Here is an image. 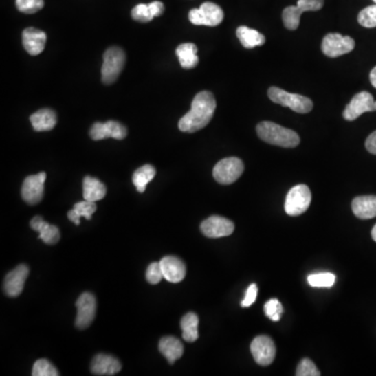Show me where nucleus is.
Here are the masks:
<instances>
[{"mask_svg": "<svg viewBox=\"0 0 376 376\" xmlns=\"http://www.w3.org/2000/svg\"><path fill=\"white\" fill-rule=\"evenodd\" d=\"M96 202H90V201H83L78 202L74 205L71 210L68 211V219L71 221L74 225H80V218H85L86 220H91L93 213L96 211Z\"/></svg>", "mask_w": 376, "mask_h": 376, "instance_id": "27", "label": "nucleus"}, {"mask_svg": "<svg viewBox=\"0 0 376 376\" xmlns=\"http://www.w3.org/2000/svg\"><path fill=\"white\" fill-rule=\"evenodd\" d=\"M370 82H371L372 86L376 88V67H374L370 72Z\"/></svg>", "mask_w": 376, "mask_h": 376, "instance_id": "41", "label": "nucleus"}, {"mask_svg": "<svg viewBox=\"0 0 376 376\" xmlns=\"http://www.w3.org/2000/svg\"><path fill=\"white\" fill-rule=\"evenodd\" d=\"M309 285L313 287H331L335 283V276L331 273H319L307 277Z\"/></svg>", "mask_w": 376, "mask_h": 376, "instance_id": "31", "label": "nucleus"}, {"mask_svg": "<svg viewBox=\"0 0 376 376\" xmlns=\"http://www.w3.org/2000/svg\"><path fill=\"white\" fill-rule=\"evenodd\" d=\"M148 8H150L151 13L154 17H159L164 14V5L161 1H153V3H148Z\"/></svg>", "mask_w": 376, "mask_h": 376, "instance_id": "39", "label": "nucleus"}, {"mask_svg": "<svg viewBox=\"0 0 376 376\" xmlns=\"http://www.w3.org/2000/svg\"><path fill=\"white\" fill-rule=\"evenodd\" d=\"M126 63V54L118 46L108 48L104 54L102 80L104 85H111L118 80Z\"/></svg>", "mask_w": 376, "mask_h": 376, "instance_id": "4", "label": "nucleus"}, {"mask_svg": "<svg viewBox=\"0 0 376 376\" xmlns=\"http://www.w3.org/2000/svg\"><path fill=\"white\" fill-rule=\"evenodd\" d=\"M16 7L22 13H37L43 9L44 0H16Z\"/></svg>", "mask_w": 376, "mask_h": 376, "instance_id": "33", "label": "nucleus"}, {"mask_svg": "<svg viewBox=\"0 0 376 376\" xmlns=\"http://www.w3.org/2000/svg\"><path fill=\"white\" fill-rule=\"evenodd\" d=\"M201 231L205 236L210 239L229 236L234 231V224L228 219L212 216L201 224Z\"/></svg>", "mask_w": 376, "mask_h": 376, "instance_id": "15", "label": "nucleus"}, {"mask_svg": "<svg viewBox=\"0 0 376 376\" xmlns=\"http://www.w3.org/2000/svg\"><path fill=\"white\" fill-rule=\"evenodd\" d=\"M128 131L124 124L114 120L107 122H96L90 130V136L93 140H102L107 138L122 140L126 137Z\"/></svg>", "mask_w": 376, "mask_h": 376, "instance_id": "14", "label": "nucleus"}, {"mask_svg": "<svg viewBox=\"0 0 376 376\" xmlns=\"http://www.w3.org/2000/svg\"><path fill=\"white\" fill-rule=\"evenodd\" d=\"M376 111V100L372 94L367 91H362L353 96L351 102L346 106L343 112V118L348 122L359 118L366 112Z\"/></svg>", "mask_w": 376, "mask_h": 376, "instance_id": "10", "label": "nucleus"}, {"mask_svg": "<svg viewBox=\"0 0 376 376\" xmlns=\"http://www.w3.org/2000/svg\"><path fill=\"white\" fill-rule=\"evenodd\" d=\"M159 351L164 355L170 365L181 359L184 353L182 342L175 337H164L159 342Z\"/></svg>", "mask_w": 376, "mask_h": 376, "instance_id": "22", "label": "nucleus"}, {"mask_svg": "<svg viewBox=\"0 0 376 376\" xmlns=\"http://www.w3.org/2000/svg\"><path fill=\"white\" fill-rule=\"evenodd\" d=\"M31 227L39 233V239L47 245L57 244L60 241V230L58 227L48 224L41 217H35L31 221Z\"/></svg>", "mask_w": 376, "mask_h": 376, "instance_id": "21", "label": "nucleus"}, {"mask_svg": "<svg viewBox=\"0 0 376 376\" xmlns=\"http://www.w3.org/2000/svg\"><path fill=\"white\" fill-rule=\"evenodd\" d=\"M353 213L361 220H369L376 217V196H362L353 199Z\"/></svg>", "mask_w": 376, "mask_h": 376, "instance_id": "20", "label": "nucleus"}, {"mask_svg": "<svg viewBox=\"0 0 376 376\" xmlns=\"http://www.w3.org/2000/svg\"><path fill=\"white\" fill-rule=\"evenodd\" d=\"M27 265H19L5 276L3 291L9 297H18L23 291L24 283L29 276Z\"/></svg>", "mask_w": 376, "mask_h": 376, "instance_id": "16", "label": "nucleus"}, {"mask_svg": "<svg viewBox=\"0 0 376 376\" xmlns=\"http://www.w3.org/2000/svg\"><path fill=\"white\" fill-rule=\"evenodd\" d=\"M45 180L46 174L44 172L26 177L22 185L21 196L27 204L35 205L41 202L43 199Z\"/></svg>", "mask_w": 376, "mask_h": 376, "instance_id": "13", "label": "nucleus"}, {"mask_svg": "<svg viewBox=\"0 0 376 376\" xmlns=\"http://www.w3.org/2000/svg\"><path fill=\"white\" fill-rule=\"evenodd\" d=\"M297 376H320L321 372L318 369L313 361L309 359H303L299 363L296 370Z\"/></svg>", "mask_w": 376, "mask_h": 376, "instance_id": "36", "label": "nucleus"}, {"mask_svg": "<svg viewBox=\"0 0 376 376\" xmlns=\"http://www.w3.org/2000/svg\"><path fill=\"white\" fill-rule=\"evenodd\" d=\"M76 327L78 329H85L91 325L96 318V300L91 293H84L76 300Z\"/></svg>", "mask_w": 376, "mask_h": 376, "instance_id": "12", "label": "nucleus"}, {"mask_svg": "<svg viewBox=\"0 0 376 376\" xmlns=\"http://www.w3.org/2000/svg\"><path fill=\"white\" fill-rule=\"evenodd\" d=\"M267 96L275 104L287 107L297 113H309L313 109V104L311 98L300 94L289 93L278 87H271L267 90Z\"/></svg>", "mask_w": 376, "mask_h": 376, "instance_id": "3", "label": "nucleus"}, {"mask_svg": "<svg viewBox=\"0 0 376 376\" xmlns=\"http://www.w3.org/2000/svg\"><path fill=\"white\" fill-rule=\"evenodd\" d=\"M216 108V98L211 92H199L192 100L190 111L179 120V129L185 133L202 130L212 120Z\"/></svg>", "mask_w": 376, "mask_h": 376, "instance_id": "1", "label": "nucleus"}, {"mask_svg": "<svg viewBox=\"0 0 376 376\" xmlns=\"http://www.w3.org/2000/svg\"><path fill=\"white\" fill-rule=\"evenodd\" d=\"M34 130L37 132H45L55 128L57 124V114L52 109H41L30 118Z\"/></svg>", "mask_w": 376, "mask_h": 376, "instance_id": "23", "label": "nucleus"}, {"mask_svg": "<svg viewBox=\"0 0 376 376\" xmlns=\"http://www.w3.org/2000/svg\"><path fill=\"white\" fill-rule=\"evenodd\" d=\"M188 18L195 25L217 26L224 20V12L216 3H204L199 9H192Z\"/></svg>", "mask_w": 376, "mask_h": 376, "instance_id": "9", "label": "nucleus"}, {"mask_svg": "<svg viewBox=\"0 0 376 376\" xmlns=\"http://www.w3.org/2000/svg\"><path fill=\"white\" fill-rule=\"evenodd\" d=\"M265 313L269 319L272 321L277 322L280 320L281 315L283 313V305L279 302L278 299H270L265 305Z\"/></svg>", "mask_w": 376, "mask_h": 376, "instance_id": "34", "label": "nucleus"}, {"mask_svg": "<svg viewBox=\"0 0 376 376\" xmlns=\"http://www.w3.org/2000/svg\"><path fill=\"white\" fill-rule=\"evenodd\" d=\"M257 293H258V287H257V285H255V283H252V285L247 289L244 300L241 301V307H251V305L255 302V300H256Z\"/></svg>", "mask_w": 376, "mask_h": 376, "instance_id": "38", "label": "nucleus"}, {"mask_svg": "<svg viewBox=\"0 0 376 376\" xmlns=\"http://www.w3.org/2000/svg\"><path fill=\"white\" fill-rule=\"evenodd\" d=\"M371 235H372V239H373V241H376V225L375 226L373 227V229H372Z\"/></svg>", "mask_w": 376, "mask_h": 376, "instance_id": "42", "label": "nucleus"}, {"mask_svg": "<svg viewBox=\"0 0 376 376\" xmlns=\"http://www.w3.org/2000/svg\"><path fill=\"white\" fill-rule=\"evenodd\" d=\"M164 277L168 283H181L186 275V267L180 258L176 256H166L160 261Z\"/></svg>", "mask_w": 376, "mask_h": 376, "instance_id": "17", "label": "nucleus"}, {"mask_svg": "<svg viewBox=\"0 0 376 376\" xmlns=\"http://www.w3.org/2000/svg\"><path fill=\"white\" fill-rule=\"evenodd\" d=\"M107 188L98 179L87 176L83 181V196L86 201L98 202L106 197Z\"/></svg>", "mask_w": 376, "mask_h": 376, "instance_id": "25", "label": "nucleus"}, {"mask_svg": "<svg viewBox=\"0 0 376 376\" xmlns=\"http://www.w3.org/2000/svg\"><path fill=\"white\" fill-rule=\"evenodd\" d=\"M33 376H58L60 375L58 372L57 368L52 365L49 361L45 359L38 360L35 364H34L33 372H32Z\"/></svg>", "mask_w": 376, "mask_h": 376, "instance_id": "30", "label": "nucleus"}, {"mask_svg": "<svg viewBox=\"0 0 376 376\" xmlns=\"http://www.w3.org/2000/svg\"><path fill=\"white\" fill-rule=\"evenodd\" d=\"M322 52L329 58H338L349 54L355 47V42L349 36L341 34H327L322 41Z\"/></svg>", "mask_w": 376, "mask_h": 376, "instance_id": "8", "label": "nucleus"}, {"mask_svg": "<svg viewBox=\"0 0 376 376\" xmlns=\"http://www.w3.org/2000/svg\"><path fill=\"white\" fill-rule=\"evenodd\" d=\"M176 55L184 69H192L199 64L198 47L194 43H183L177 47Z\"/></svg>", "mask_w": 376, "mask_h": 376, "instance_id": "24", "label": "nucleus"}, {"mask_svg": "<svg viewBox=\"0 0 376 376\" xmlns=\"http://www.w3.org/2000/svg\"><path fill=\"white\" fill-rule=\"evenodd\" d=\"M244 164L236 157H229L219 161L213 168V178L223 185H229L239 180L244 173Z\"/></svg>", "mask_w": 376, "mask_h": 376, "instance_id": "7", "label": "nucleus"}, {"mask_svg": "<svg viewBox=\"0 0 376 376\" xmlns=\"http://www.w3.org/2000/svg\"><path fill=\"white\" fill-rule=\"evenodd\" d=\"M131 15H132L133 19L138 22H142V23L152 21L155 18L151 13L148 5H146V3H140V5H136L131 12Z\"/></svg>", "mask_w": 376, "mask_h": 376, "instance_id": "35", "label": "nucleus"}, {"mask_svg": "<svg viewBox=\"0 0 376 376\" xmlns=\"http://www.w3.org/2000/svg\"><path fill=\"white\" fill-rule=\"evenodd\" d=\"M365 146L368 152L376 155V131L370 134L369 137L366 140Z\"/></svg>", "mask_w": 376, "mask_h": 376, "instance_id": "40", "label": "nucleus"}, {"mask_svg": "<svg viewBox=\"0 0 376 376\" xmlns=\"http://www.w3.org/2000/svg\"><path fill=\"white\" fill-rule=\"evenodd\" d=\"M236 36L241 45L248 49L263 45L265 42V37L263 34L259 33L256 30L250 29L248 26H239L236 30Z\"/></svg>", "mask_w": 376, "mask_h": 376, "instance_id": "26", "label": "nucleus"}, {"mask_svg": "<svg viewBox=\"0 0 376 376\" xmlns=\"http://www.w3.org/2000/svg\"><path fill=\"white\" fill-rule=\"evenodd\" d=\"M311 202V192L305 184L296 185L287 192L285 210L291 217L300 216L309 209Z\"/></svg>", "mask_w": 376, "mask_h": 376, "instance_id": "6", "label": "nucleus"}, {"mask_svg": "<svg viewBox=\"0 0 376 376\" xmlns=\"http://www.w3.org/2000/svg\"><path fill=\"white\" fill-rule=\"evenodd\" d=\"M256 132L261 140L273 146L293 148L300 144V137L295 131L279 126L275 122H261L257 124Z\"/></svg>", "mask_w": 376, "mask_h": 376, "instance_id": "2", "label": "nucleus"}, {"mask_svg": "<svg viewBox=\"0 0 376 376\" xmlns=\"http://www.w3.org/2000/svg\"><path fill=\"white\" fill-rule=\"evenodd\" d=\"M253 359L261 366H269L274 362L276 347L274 341L267 335H259L251 343Z\"/></svg>", "mask_w": 376, "mask_h": 376, "instance_id": "11", "label": "nucleus"}, {"mask_svg": "<svg viewBox=\"0 0 376 376\" xmlns=\"http://www.w3.org/2000/svg\"><path fill=\"white\" fill-rule=\"evenodd\" d=\"M324 5V0H298L297 5L285 8L283 12V21L289 31L298 29L301 15L305 12H317Z\"/></svg>", "mask_w": 376, "mask_h": 376, "instance_id": "5", "label": "nucleus"}, {"mask_svg": "<svg viewBox=\"0 0 376 376\" xmlns=\"http://www.w3.org/2000/svg\"><path fill=\"white\" fill-rule=\"evenodd\" d=\"M47 36L41 30L35 27H27L22 34V42L24 48L31 56H38L45 48Z\"/></svg>", "mask_w": 376, "mask_h": 376, "instance_id": "18", "label": "nucleus"}, {"mask_svg": "<svg viewBox=\"0 0 376 376\" xmlns=\"http://www.w3.org/2000/svg\"><path fill=\"white\" fill-rule=\"evenodd\" d=\"M374 3H375V5H376V0H373Z\"/></svg>", "mask_w": 376, "mask_h": 376, "instance_id": "43", "label": "nucleus"}, {"mask_svg": "<svg viewBox=\"0 0 376 376\" xmlns=\"http://www.w3.org/2000/svg\"><path fill=\"white\" fill-rule=\"evenodd\" d=\"M199 317L197 313H188L181 320L182 338L188 343H194L199 338Z\"/></svg>", "mask_w": 376, "mask_h": 376, "instance_id": "28", "label": "nucleus"}, {"mask_svg": "<svg viewBox=\"0 0 376 376\" xmlns=\"http://www.w3.org/2000/svg\"><path fill=\"white\" fill-rule=\"evenodd\" d=\"M357 21L364 27L373 29L376 27V5H370L360 12Z\"/></svg>", "mask_w": 376, "mask_h": 376, "instance_id": "32", "label": "nucleus"}, {"mask_svg": "<svg viewBox=\"0 0 376 376\" xmlns=\"http://www.w3.org/2000/svg\"><path fill=\"white\" fill-rule=\"evenodd\" d=\"M122 370V364L109 355H96L91 362V372L94 375H115Z\"/></svg>", "mask_w": 376, "mask_h": 376, "instance_id": "19", "label": "nucleus"}, {"mask_svg": "<svg viewBox=\"0 0 376 376\" xmlns=\"http://www.w3.org/2000/svg\"><path fill=\"white\" fill-rule=\"evenodd\" d=\"M156 176V170L151 164H146L135 170L133 174V184L135 185L138 192H144L146 190L148 183Z\"/></svg>", "mask_w": 376, "mask_h": 376, "instance_id": "29", "label": "nucleus"}, {"mask_svg": "<svg viewBox=\"0 0 376 376\" xmlns=\"http://www.w3.org/2000/svg\"><path fill=\"white\" fill-rule=\"evenodd\" d=\"M146 280L151 285H157L160 283L164 277L162 269H161L160 263H152L148 265V270L146 273Z\"/></svg>", "mask_w": 376, "mask_h": 376, "instance_id": "37", "label": "nucleus"}]
</instances>
